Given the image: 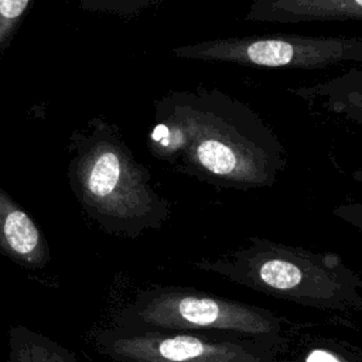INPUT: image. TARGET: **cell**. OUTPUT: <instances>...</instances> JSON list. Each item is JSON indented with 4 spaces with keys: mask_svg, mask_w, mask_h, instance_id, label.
I'll list each match as a JSON object with an SVG mask.
<instances>
[{
    "mask_svg": "<svg viewBox=\"0 0 362 362\" xmlns=\"http://www.w3.org/2000/svg\"><path fill=\"white\" fill-rule=\"evenodd\" d=\"M146 143L154 158L216 188H270L287 165L270 124L219 88L164 93L154 102Z\"/></svg>",
    "mask_w": 362,
    "mask_h": 362,
    "instance_id": "obj_1",
    "label": "cell"
},
{
    "mask_svg": "<svg viewBox=\"0 0 362 362\" xmlns=\"http://www.w3.org/2000/svg\"><path fill=\"white\" fill-rule=\"evenodd\" d=\"M71 141L76 153L68 164L69 185L106 230L136 238L168 221L170 202L154 189L148 168L136 160L119 127L93 117Z\"/></svg>",
    "mask_w": 362,
    "mask_h": 362,
    "instance_id": "obj_2",
    "label": "cell"
},
{
    "mask_svg": "<svg viewBox=\"0 0 362 362\" xmlns=\"http://www.w3.org/2000/svg\"><path fill=\"white\" fill-rule=\"evenodd\" d=\"M197 269L294 304L329 310H362V280L332 252H313L260 236Z\"/></svg>",
    "mask_w": 362,
    "mask_h": 362,
    "instance_id": "obj_3",
    "label": "cell"
},
{
    "mask_svg": "<svg viewBox=\"0 0 362 362\" xmlns=\"http://www.w3.org/2000/svg\"><path fill=\"white\" fill-rule=\"evenodd\" d=\"M119 320L123 328L222 334L288 345L284 322L273 311L191 287L143 291Z\"/></svg>",
    "mask_w": 362,
    "mask_h": 362,
    "instance_id": "obj_4",
    "label": "cell"
},
{
    "mask_svg": "<svg viewBox=\"0 0 362 362\" xmlns=\"http://www.w3.org/2000/svg\"><path fill=\"white\" fill-rule=\"evenodd\" d=\"M180 59L266 69H327L362 64V37L262 34L211 38L171 48Z\"/></svg>",
    "mask_w": 362,
    "mask_h": 362,
    "instance_id": "obj_5",
    "label": "cell"
},
{
    "mask_svg": "<svg viewBox=\"0 0 362 362\" xmlns=\"http://www.w3.org/2000/svg\"><path fill=\"white\" fill-rule=\"evenodd\" d=\"M106 351L119 362H281L288 345L222 334L119 328Z\"/></svg>",
    "mask_w": 362,
    "mask_h": 362,
    "instance_id": "obj_6",
    "label": "cell"
},
{
    "mask_svg": "<svg viewBox=\"0 0 362 362\" xmlns=\"http://www.w3.org/2000/svg\"><path fill=\"white\" fill-rule=\"evenodd\" d=\"M245 20L273 24L362 21V0H253Z\"/></svg>",
    "mask_w": 362,
    "mask_h": 362,
    "instance_id": "obj_7",
    "label": "cell"
},
{
    "mask_svg": "<svg viewBox=\"0 0 362 362\" xmlns=\"http://www.w3.org/2000/svg\"><path fill=\"white\" fill-rule=\"evenodd\" d=\"M288 92L320 105L331 115L362 126V68H349L325 81L290 86Z\"/></svg>",
    "mask_w": 362,
    "mask_h": 362,
    "instance_id": "obj_8",
    "label": "cell"
},
{
    "mask_svg": "<svg viewBox=\"0 0 362 362\" xmlns=\"http://www.w3.org/2000/svg\"><path fill=\"white\" fill-rule=\"evenodd\" d=\"M0 249L13 259L41 266L48 259L47 242L28 214L0 188Z\"/></svg>",
    "mask_w": 362,
    "mask_h": 362,
    "instance_id": "obj_9",
    "label": "cell"
},
{
    "mask_svg": "<svg viewBox=\"0 0 362 362\" xmlns=\"http://www.w3.org/2000/svg\"><path fill=\"white\" fill-rule=\"evenodd\" d=\"M16 335L11 344L13 362H71L65 352L42 338L24 329L17 331Z\"/></svg>",
    "mask_w": 362,
    "mask_h": 362,
    "instance_id": "obj_10",
    "label": "cell"
},
{
    "mask_svg": "<svg viewBox=\"0 0 362 362\" xmlns=\"http://www.w3.org/2000/svg\"><path fill=\"white\" fill-rule=\"evenodd\" d=\"M294 362H359L356 355L331 339H308L296 352Z\"/></svg>",
    "mask_w": 362,
    "mask_h": 362,
    "instance_id": "obj_11",
    "label": "cell"
},
{
    "mask_svg": "<svg viewBox=\"0 0 362 362\" xmlns=\"http://www.w3.org/2000/svg\"><path fill=\"white\" fill-rule=\"evenodd\" d=\"M34 0H0V51L8 45Z\"/></svg>",
    "mask_w": 362,
    "mask_h": 362,
    "instance_id": "obj_12",
    "label": "cell"
},
{
    "mask_svg": "<svg viewBox=\"0 0 362 362\" xmlns=\"http://www.w3.org/2000/svg\"><path fill=\"white\" fill-rule=\"evenodd\" d=\"M161 0H79V7L86 11L113 13L132 17L157 4Z\"/></svg>",
    "mask_w": 362,
    "mask_h": 362,
    "instance_id": "obj_13",
    "label": "cell"
},
{
    "mask_svg": "<svg viewBox=\"0 0 362 362\" xmlns=\"http://www.w3.org/2000/svg\"><path fill=\"white\" fill-rule=\"evenodd\" d=\"M334 215L346 223L352 225L362 233V204L361 202H348L334 208Z\"/></svg>",
    "mask_w": 362,
    "mask_h": 362,
    "instance_id": "obj_14",
    "label": "cell"
},
{
    "mask_svg": "<svg viewBox=\"0 0 362 362\" xmlns=\"http://www.w3.org/2000/svg\"><path fill=\"white\" fill-rule=\"evenodd\" d=\"M355 178H358V180L362 181V170H359V171L355 173Z\"/></svg>",
    "mask_w": 362,
    "mask_h": 362,
    "instance_id": "obj_15",
    "label": "cell"
}]
</instances>
